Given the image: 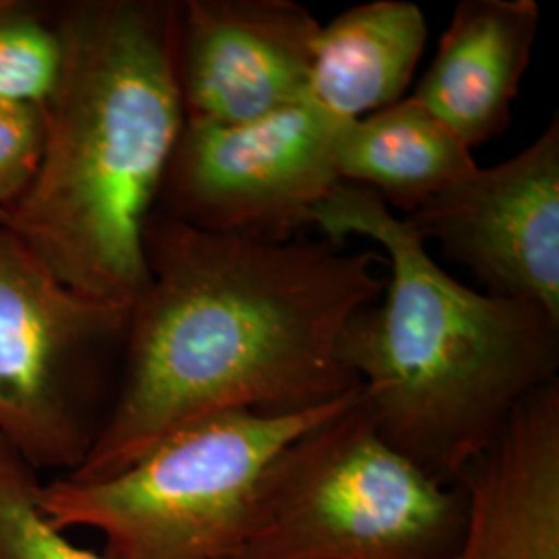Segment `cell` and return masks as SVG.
<instances>
[{"label":"cell","mask_w":559,"mask_h":559,"mask_svg":"<svg viewBox=\"0 0 559 559\" xmlns=\"http://www.w3.org/2000/svg\"><path fill=\"white\" fill-rule=\"evenodd\" d=\"M143 255L147 284L131 307L115 402L92 452L64 479L117 477L212 415H302L359 390L340 342L383 295L378 253L214 235L154 210Z\"/></svg>","instance_id":"obj_1"},{"label":"cell","mask_w":559,"mask_h":559,"mask_svg":"<svg viewBox=\"0 0 559 559\" xmlns=\"http://www.w3.org/2000/svg\"><path fill=\"white\" fill-rule=\"evenodd\" d=\"M175 9L177 0L55 4L62 60L44 102L40 168L0 210V226L85 297L133 305L147 284L143 226L185 124Z\"/></svg>","instance_id":"obj_2"},{"label":"cell","mask_w":559,"mask_h":559,"mask_svg":"<svg viewBox=\"0 0 559 559\" xmlns=\"http://www.w3.org/2000/svg\"><path fill=\"white\" fill-rule=\"evenodd\" d=\"M307 224L334 247L350 235L380 245L383 295L348 321L340 357L381 440L452 485L522 400L558 380L559 320L533 300L464 286L365 187L338 182Z\"/></svg>","instance_id":"obj_3"},{"label":"cell","mask_w":559,"mask_h":559,"mask_svg":"<svg viewBox=\"0 0 559 559\" xmlns=\"http://www.w3.org/2000/svg\"><path fill=\"white\" fill-rule=\"evenodd\" d=\"M466 496L381 440L362 390L265 466L228 559H456Z\"/></svg>","instance_id":"obj_4"},{"label":"cell","mask_w":559,"mask_h":559,"mask_svg":"<svg viewBox=\"0 0 559 559\" xmlns=\"http://www.w3.org/2000/svg\"><path fill=\"white\" fill-rule=\"evenodd\" d=\"M359 392L302 415L230 411L189 423L117 477L41 485V514L62 533L100 531L110 559H228L265 466Z\"/></svg>","instance_id":"obj_5"},{"label":"cell","mask_w":559,"mask_h":559,"mask_svg":"<svg viewBox=\"0 0 559 559\" xmlns=\"http://www.w3.org/2000/svg\"><path fill=\"white\" fill-rule=\"evenodd\" d=\"M131 307L69 288L0 226V438L38 473L67 477L92 452L117 394Z\"/></svg>","instance_id":"obj_6"},{"label":"cell","mask_w":559,"mask_h":559,"mask_svg":"<svg viewBox=\"0 0 559 559\" xmlns=\"http://www.w3.org/2000/svg\"><path fill=\"white\" fill-rule=\"evenodd\" d=\"M342 124L305 96L249 122L182 124L154 210L203 233L293 239L338 185Z\"/></svg>","instance_id":"obj_7"},{"label":"cell","mask_w":559,"mask_h":559,"mask_svg":"<svg viewBox=\"0 0 559 559\" xmlns=\"http://www.w3.org/2000/svg\"><path fill=\"white\" fill-rule=\"evenodd\" d=\"M485 293L533 300L559 320V120L510 160L475 168L402 216Z\"/></svg>","instance_id":"obj_8"},{"label":"cell","mask_w":559,"mask_h":559,"mask_svg":"<svg viewBox=\"0 0 559 559\" xmlns=\"http://www.w3.org/2000/svg\"><path fill=\"white\" fill-rule=\"evenodd\" d=\"M320 27L295 0H177L185 124H239L300 100Z\"/></svg>","instance_id":"obj_9"},{"label":"cell","mask_w":559,"mask_h":559,"mask_svg":"<svg viewBox=\"0 0 559 559\" xmlns=\"http://www.w3.org/2000/svg\"><path fill=\"white\" fill-rule=\"evenodd\" d=\"M454 483L466 496L456 559H559V380L522 400Z\"/></svg>","instance_id":"obj_10"},{"label":"cell","mask_w":559,"mask_h":559,"mask_svg":"<svg viewBox=\"0 0 559 559\" xmlns=\"http://www.w3.org/2000/svg\"><path fill=\"white\" fill-rule=\"evenodd\" d=\"M537 0H462L413 98L471 150L501 135L533 59Z\"/></svg>","instance_id":"obj_11"},{"label":"cell","mask_w":559,"mask_h":559,"mask_svg":"<svg viewBox=\"0 0 559 559\" xmlns=\"http://www.w3.org/2000/svg\"><path fill=\"white\" fill-rule=\"evenodd\" d=\"M427 44V20L408 0L355 4L321 25L305 98L340 122L404 98Z\"/></svg>","instance_id":"obj_12"},{"label":"cell","mask_w":559,"mask_h":559,"mask_svg":"<svg viewBox=\"0 0 559 559\" xmlns=\"http://www.w3.org/2000/svg\"><path fill=\"white\" fill-rule=\"evenodd\" d=\"M332 164L338 182L373 191L404 216L477 168L473 150L413 96L344 122Z\"/></svg>","instance_id":"obj_13"},{"label":"cell","mask_w":559,"mask_h":559,"mask_svg":"<svg viewBox=\"0 0 559 559\" xmlns=\"http://www.w3.org/2000/svg\"><path fill=\"white\" fill-rule=\"evenodd\" d=\"M55 4L0 0V98L44 104L59 80Z\"/></svg>","instance_id":"obj_14"},{"label":"cell","mask_w":559,"mask_h":559,"mask_svg":"<svg viewBox=\"0 0 559 559\" xmlns=\"http://www.w3.org/2000/svg\"><path fill=\"white\" fill-rule=\"evenodd\" d=\"M38 471L0 438V559H110L81 549L40 510Z\"/></svg>","instance_id":"obj_15"},{"label":"cell","mask_w":559,"mask_h":559,"mask_svg":"<svg viewBox=\"0 0 559 559\" xmlns=\"http://www.w3.org/2000/svg\"><path fill=\"white\" fill-rule=\"evenodd\" d=\"M44 143V104L0 98V210L15 205L32 187Z\"/></svg>","instance_id":"obj_16"}]
</instances>
